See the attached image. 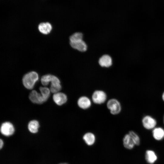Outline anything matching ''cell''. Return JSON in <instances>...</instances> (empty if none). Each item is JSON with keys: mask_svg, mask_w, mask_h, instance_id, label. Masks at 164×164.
Segmentation results:
<instances>
[{"mask_svg": "<svg viewBox=\"0 0 164 164\" xmlns=\"http://www.w3.org/2000/svg\"><path fill=\"white\" fill-rule=\"evenodd\" d=\"M107 97L106 93L101 90H96L93 93L92 98L93 102L97 104H101L104 103Z\"/></svg>", "mask_w": 164, "mask_h": 164, "instance_id": "3957f363", "label": "cell"}, {"mask_svg": "<svg viewBox=\"0 0 164 164\" xmlns=\"http://www.w3.org/2000/svg\"><path fill=\"white\" fill-rule=\"evenodd\" d=\"M142 123L144 127L148 129L153 128L156 124L155 120L149 116H146L143 118Z\"/></svg>", "mask_w": 164, "mask_h": 164, "instance_id": "ba28073f", "label": "cell"}, {"mask_svg": "<svg viewBox=\"0 0 164 164\" xmlns=\"http://www.w3.org/2000/svg\"><path fill=\"white\" fill-rule=\"evenodd\" d=\"M53 99L54 102L58 105H62L67 101V95L64 93L58 92L54 94Z\"/></svg>", "mask_w": 164, "mask_h": 164, "instance_id": "52a82bcc", "label": "cell"}, {"mask_svg": "<svg viewBox=\"0 0 164 164\" xmlns=\"http://www.w3.org/2000/svg\"><path fill=\"white\" fill-rule=\"evenodd\" d=\"M128 134L132 138L135 145H139L140 144V139L138 135L132 131H130Z\"/></svg>", "mask_w": 164, "mask_h": 164, "instance_id": "d6986e66", "label": "cell"}, {"mask_svg": "<svg viewBox=\"0 0 164 164\" xmlns=\"http://www.w3.org/2000/svg\"><path fill=\"white\" fill-rule=\"evenodd\" d=\"M39 127V123L37 120L31 121L29 122L28 125V128L29 131L32 133H37Z\"/></svg>", "mask_w": 164, "mask_h": 164, "instance_id": "2e32d148", "label": "cell"}, {"mask_svg": "<svg viewBox=\"0 0 164 164\" xmlns=\"http://www.w3.org/2000/svg\"><path fill=\"white\" fill-rule=\"evenodd\" d=\"M4 145V142L3 141L2 139H0V148L1 149Z\"/></svg>", "mask_w": 164, "mask_h": 164, "instance_id": "7402d4cb", "label": "cell"}, {"mask_svg": "<svg viewBox=\"0 0 164 164\" xmlns=\"http://www.w3.org/2000/svg\"><path fill=\"white\" fill-rule=\"evenodd\" d=\"M152 135L155 140H161L164 138V130L160 127L155 128L152 131Z\"/></svg>", "mask_w": 164, "mask_h": 164, "instance_id": "9a60e30c", "label": "cell"}, {"mask_svg": "<svg viewBox=\"0 0 164 164\" xmlns=\"http://www.w3.org/2000/svg\"><path fill=\"white\" fill-rule=\"evenodd\" d=\"M0 131L3 135L6 136H9L14 134L15 128L11 123L9 122H5L2 124Z\"/></svg>", "mask_w": 164, "mask_h": 164, "instance_id": "5b68a950", "label": "cell"}, {"mask_svg": "<svg viewBox=\"0 0 164 164\" xmlns=\"http://www.w3.org/2000/svg\"><path fill=\"white\" fill-rule=\"evenodd\" d=\"M107 106L111 114L113 115L119 114L121 110L120 102L115 99L112 98L109 100L107 102Z\"/></svg>", "mask_w": 164, "mask_h": 164, "instance_id": "7a4b0ae2", "label": "cell"}, {"mask_svg": "<svg viewBox=\"0 0 164 164\" xmlns=\"http://www.w3.org/2000/svg\"><path fill=\"white\" fill-rule=\"evenodd\" d=\"M78 106L83 109H86L89 108L91 105L90 100L87 97L83 96L79 98L77 101Z\"/></svg>", "mask_w": 164, "mask_h": 164, "instance_id": "9c48e42d", "label": "cell"}, {"mask_svg": "<svg viewBox=\"0 0 164 164\" xmlns=\"http://www.w3.org/2000/svg\"><path fill=\"white\" fill-rule=\"evenodd\" d=\"M29 99L33 103L41 104L46 101L47 100L43 95L38 93L35 90H33L30 93Z\"/></svg>", "mask_w": 164, "mask_h": 164, "instance_id": "8992f818", "label": "cell"}, {"mask_svg": "<svg viewBox=\"0 0 164 164\" xmlns=\"http://www.w3.org/2000/svg\"><path fill=\"white\" fill-rule=\"evenodd\" d=\"M41 94L47 100L50 96V90L46 87H40L39 88Z\"/></svg>", "mask_w": 164, "mask_h": 164, "instance_id": "ffe728a7", "label": "cell"}, {"mask_svg": "<svg viewBox=\"0 0 164 164\" xmlns=\"http://www.w3.org/2000/svg\"><path fill=\"white\" fill-rule=\"evenodd\" d=\"M61 89L60 84L56 85H51L50 87V92L53 94L58 92Z\"/></svg>", "mask_w": 164, "mask_h": 164, "instance_id": "44dd1931", "label": "cell"}, {"mask_svg": "<svg viewBox=\"0 0 164 164\" xmlns=\"http://www.w3.org/2000/svg\"><path fill=\"white\" fill-rule=\"evenodd\" d=\"M83 139L87 145H91L94 143L95 138L93 133L91 132H87L84 135Z\"/></svg>", "mask_w": 164, "mask_h": 164, "instance_id": "e0dca14e", "label": "cell"}, {"mask_svg": "<svg viewBox=\"0 0 164 164\" xmlns=\"http://www.w3.org/2000/svg\"><path fill=\"white\" fill-rule=\"evenodd\" d=\"M83 34L80 32H76L70 37V43L75 42L83 40Z\"/></svg>", "mask_w": 164, "mask_h": 164, "instance_id": "ac0fdd59", "label": "cell"}, {"mask_svg": "<svg viewBox=\"0 0 164 164\" xmlns=\"http://www.w3.org/2000/svg\"><path fill=\"white\" fill-rule=\"evenodd\" d=\"M70 43L72 48L80 52H84L87 50V45L83 40L75 42Z\"/></svg>", "mask_w": 164, "mask_h": 164, "instance_id": "8fae6325", "label": "cell"}, {"mask_svg": "<svg viewBox=\"0 0 164 164\" xmlns=\"http://www.w3.org/2000/svg\"><path fill=\"white\" fill-rule=\"evenodd\" d=\"M112 62L111 57L107 54L102 56L98 60L99 64L102 67H109L112 65Z\"/></svg>", "mask_w": 164, "mask_h": 164, "instance_id": "30bf717a", "label": "cell"}, {"mask_svg": "<svg viewBox=\"0 0 164 164\" xmlns=\"http://www.w3.org/2000/svg\"><path fill=\"white\" fill-rule=\"evenodd\" d=\"M163 122H164V116L163 117Z\"/></svg>", "mask_w": 164, "mask_h": 164, "instance_id": "d4e9b609", "label": "cell"}, {"mask_svg": "<svg viewBox=\"0 0 164 164\" xmlns=\"http://www.w3.org/2000/svg\"><path fill=\"white\" fill-rule=\"evenodd\" d=\"M59 164H68L67 163H61Z\"/></svg>", "mask_w": 164, "mask_h": 164, "instance_id": "cb8c5ba5", "label": "cell"}, {"mask_svg": "<svg viewBox=\"0 0 164 164\" xmlns=\"http://www.w3.org/2000/svg\"><path fill=\"white\" fill-rule=\"evenodd\" d=\"M41 82L43 86L47 85L49 83H51V85H56L60 84V82L56 77L51 74H46L43 76L41 79Z\"/></svg>", "mask_w": 164, "mask_h": 164, "instance_id": "277c9868", "label": "cell"}, {"mask_svg": "<svg viewBox=\"0 0 164 164\" xmlns=\"http://www.w3.org/2000/svg\"><path fill=\"white\" fill-rule=\"evenodd\" d=\"M123 143L124 147L126 149H131L135 145L131 136L128 133L125 135L123 139Z\"/></svg>", "mask_w": 164, "mask_h": 164, "instance_id": "5bb4252c", "label": "cell"}, {"mask_svg": "<svg viewBox=\"0 0 164 164\" xmlns=\"http://www.w3.org/2000/svg\"><path fill=\"white\" fill-rule=\"evenodd\" d=\"M38 79V75L36 72H30L23 77L22 80L23 84L26 88L32 89Z\"/></svg>", "mask_w": 164, "mask_h": 164, "instance_id": "6da1fadb", "label": "cell"}, {"mask_svg": "<svg viewBox=\"0 0 164 164\" xmlns=\"http://www.w3.org/2000/svg\"><path fill=\"white\" fill-rule=\"evenodd\" d=\"M38 28L40 32L46 35L50 32L52 29V26L48 22H43L39 24Z\"/></svg>", "mask_w": 164, "mask_h": 164, "instance_id": "7c38bea8", "label": "cell"}, {"mask_svg": "<svg viewBox=\"0 0 164 164\" xmlns=\"http://www.w3.org/2000/svg\"><path fill=\"white\" fill-rule=\"evenodd\" d=\"M145 158L147 162L150 164H153L157 159L155 152L152 150H147L146 151Z\"/></svg>", "mask_w": 164, "mask_h": 164, "instance_id": "4fadbf2b", "label": "cell"}, {"mask_svg": "<svg viewBox=\"0 0 164 164\" xmlns=\"http://www.w3.org/2000/svg\"><path fill=\"white\" fill-rule=\"evenodd\" d=\"M162 98L163 101H164V92L163 93L162 95Z\"/></svg>", "mask_w": 164, "mask_h": 164, "instance_id": "603a6c76", "label": "cell"}]
</instances>
